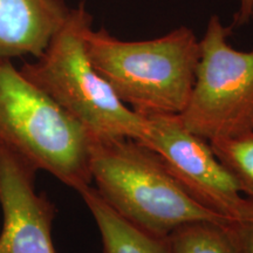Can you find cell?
I'll list each match as a JSON object with an SVG mask.
<instances>
[{"instance_id": "3", "label": "cell", "mask_w": 253, "mask_h": 253, "mask_svg": "<svg viewBox=\"0 0 253 253\" xmlns=\"http://www.w3.org/2000/svg\"><path fill=\"white\" fill-rule=\"evenodd\" d=\"M93 18L81 1L69 15L45 52L19 71L96 140L130 138L145 144L149 138L147 116L119 99L90 62L84 34Z\"/></svg>"}, {"instance_id": "6", "label": "cell", "mask_w": 253, "mask_h": 253, "mask_svg": "<svg viewBox=\"0 0 253 253\" xmlns=\"http://www.w3.org/2000/svg\"><path fill=\"white\" fill-rule=\"evenodd\" d=\"M144 145L160 155L173 177L199 204L230 224L253 216V201L214 154L210 142L194 134L178 115H150Z\"/></svg>"}, {"instance_id": "12", "label": "cell", "mask_w": 253, "mask_h": 253, "mask_svg": "<svg viewBox=\"0 0 253 253\" xmlns=\"http://www.w3.org/2000/svg\"><path fill=\"white\" fill-rule=\"evenodd\" d=\"M236 253H253V216L230 224Z\"/></svg>"}, {"instance_id": "5", "label": "cell", "mask_w": 253, "mask_h": 253, "mask_svg": "<svg viewBox=\"0 0 253 253\" xmlns=\"http://www.w3.org/2000/svg\"><path fill=\"white\" fill-rule=\"evenodd\" d=\"M231 30L218 15L209 19L194 88L178 115L190 131L209 142L253 131V47L233 48Z\"/></svg>"}, {"instance_id": "13", "label": "cell", "mask_w": 253, "mask_h": 253, "mask_svg": "<svg viewBox=\"0 0 253 253\" xmlns=\"http://www.w3.org/2000/svg\"><path fill=\"white\" fill-rule=\"evenodd\" d=\"M253 20V0H239L238 9L233 15L232 27L244 26L250 21Z\"/></svg>"}, {"instance_id": "8", "label": "cell", "mask_w": 253, "mask_h": 253, "mask_svg": "<svg viewBox=\"0 0 253 253\" xmlns=\"http://www.w3.org/2000/svg\"><path fill=\"white\" fill-rule=\"evenodd\" d=\"M69 12L63 0H0V60L39 58Z\"/></svg>"}, {"instance_id": "1", "label": "cell", "mask_w": 253, "mask_h": 253, "mask_svg": "<svg viewBox=\"0 0 253 253\" xmlns=\"http://www.w3.org/2000/svg\"><path fill=\"white\" fill-rule=\"evenodd\" d=\"M87 54L94 68L129 108L143 116L179 115L195 84L201 40L191 28L166 36L126 41L106 28H88Z\"/></svg>"}, {"instance_id": "2", "label": "cell", "mask_w": 253, "mask_h": 253, "mask_svg": "<svg viewBox=\"0 0 253 253\" xmlns=\"http://www.w3.org/2000/svg\"><path fill=\"white\" fill-rule=\"evenodd\" d=\"M94 188L123 219L166 238L192 223L230 224L195 201L160 155L130 138L90 137Z\"/></svg>"}, {"instance_id": "10", "label": "cell", "mask_w": 253, "mask_h": 253, "mask_svg": "<svg viewBox=\"0 0 253 253\" xmlns=\"http://www.w3.org/2000/svg\"><path fill=\"white\" fill-rule=\"evenodd\" d=\"M167 238L173 253H236L230 224H186Z\"/></svg>"}, {"instance_id": "11", "label": "cell", "mask_w": 253, "mask_h": 253, "mask_svg": "<svg viewBox=\"0 0 253 253\" xmlns=\"http://www.w3.org/2000/svg\"><path fill=\"white\" fill-rule=\"evenodd\" d=\"M226 169L238 182L243 194L253 201V131L210 142Z\"/></svg>"}, {"instance_id": "9", "label": "cell", "mask_w": 253, "mask_h": 253, "mask_svg": "<svg viewBox=\"0 0 253 253\" xmlns=\"http://www.w3.org/2000/svg\"><path fill=\"white\" fill-rule=\"evenodd\" d=\"M101 236L102 253H173L168 238L138 229L120 217L93 185L79 192Z\"/></svg>"}, {"instance_id": "7", "label": "cell", "mask_w": 253, "mask_h": 253, "mask_svg": "<svg viewBox=\"0 0 253 253\" xmlns=\"http://www.w3.org/2000/svg\"><path fill=\"white\" fill-rule=\"evenodd\" d=\"M37 170L0 149V253H56L52 227L54 203L36 190Z\"/></svg>"}, {"instance_id": "4", "label": "cell", "mask_w": 253, "mask_h": 253, "mask_svg": "<svg viewBox=\"0 0 253 253\" xmlns=\"http://www.w3.org/2000/svg\"><path fill=\"white\" fill-rule=\"evenodd\" d=\"M0 149L78 192L93 185L87 130L12 60H0Z\"/></svg>"}]
</instances>
